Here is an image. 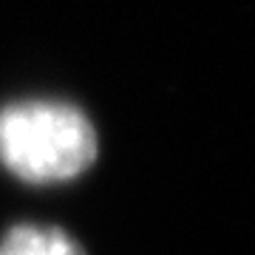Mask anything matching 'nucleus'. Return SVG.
<instances>
[{
	"label": "nucleus",
	"mask_w": 255,
	"mask_h": 255,
	"mask_svg": "<svg viewBox=\"0 0 255 255\" xmlns=\"http://www.w3.org/2000/svg\"><path fill=\"white\" fill-rule=\"evenodd\" d=\"M100 139L71 100L20 97L0 105V167L26 184H65L91 170Z\"/></svg>",
	"instance_id": "f257e3e1"
},
{
	"label": "nucleus",
	"mask_w": 255,
	"mask_h": 255,
	"mask_svg": "<svg viewBox=\"0 0 255 255\" xmlns=\"http://www.w3.org/2000/svg\"><path fill=\"white\" fill-rule=\"evenodd\" d=\"M0 255H88L85 247L57 224L17 221L0 238Z\"/></svg>",
	"instance_id": "f03ea898"
}]
</instances>
